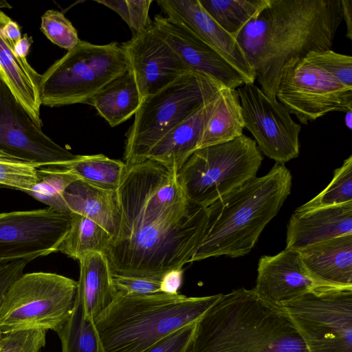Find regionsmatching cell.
<instances>
[{"mask_svg":"<svg viewBox=\"0 0 352 352\" xmlns=\"http://www.w3.org/2000/svg\"><path fill=\"white\" fill-rule=\"evenodd\" d=\"M80 276L76 294L80 298L85 314L94 320L117 297L113 275L106 255L90 252L79 260Z\"/></svg>","mask_w":352,"mask_h":352,"instance_id":"24","label":"cell"},{"mask_svg":"<svg viewBox=\"0 0 352 352\" xmlns=\"http://www.w3.org/2000/svg\"><path fill=\"white\" fill-rule=\"evenodd\" d=\"M47 331L30 330L3 335L0 352H41L45 346Z\"/></svg>","mask_w":352,"mask_h":352,"instance_id":"36","label":"cell"},{"mask_svg":"<svg viewBox=\"0 0 352 352\" xmlns=\"http://www.w3.org/2000/svg\"><path fill=\"white\" fill-rule=\"evenodd\" d=\"M38 166L14 158L0 157V185L27 192L35 184Z\"/></svg>","mask_w":352,"mask_h":352,"instance_id":"35","label":"cell"},{"mask_svg":"<svg viewBox=\"0 0 352 352\" xmlns=\"http://www.w3.org/2000/svg\"><path fill=\"white\" fill-rule=\"evenodd\" d=\"M342 18L346 25V36L352 40V1L341 0Z\"/></svg>","mask_w":352,"mask_h":352,"instance_id":"42","label":"cell"},{"mask_svg":"<svg viewBox=\"0 0 352 352\" xmlns=\"http://www.w3.org/2000/svg\"><path fill=\"white\" fill-rule=\"evenodd\" d=\"M352 234V202L294 212L287 229L286 248L302 250L336 237Z\"/></svg>","mask_w":352,"mask_h":352,"instance_id":"19","label":"cell"},{"mask_svg":"<svg viewBox=\"0 0 352 352\" xmlns=\"http://www.w3.org/2000/svg\"><path fill=\"white\" fill-rule=\"evenodd\" d=\"M262 160L254 140L243 134L195 150L177 171V179L190 203L208 208L256 177Z\"/></svg>","mask_w":352,"mask_h":352,"instance_id":"9","label":"cell"},{"mask_svg":"<svg viewBox=\"0 0 352 352\" xmlns=\"http://www.w3.org/2000/svg\"><path fill=\"white\" fill-rule=\"evenodd\" d=\"M195 323L175 331L142 352H184L192 335Z\"/></svg>","mask_w":352,"mask_h":352,"instance_id":"38","label":"cell"},{"mask_svg":"<svg viewBox=\"0 0 352 352\" xmlns=\"http://www.w3.org/2000/svg\"><path fill=\"white\" fill-rule=\"evenodd\" d=\"M28 262L21 259L0 263V305L12 284L23 276Z\"/></svg>","mask_w":352,"mask_h":352,"instance_id":"39","label":"cell"},{"mask_svg":"<svg viewBox=\"0 0 352 352\" xmlns=\"http://www.w3.org/2000/svg\"><path fill=\"white\" fill-rule=\"evenodd\" d=\"M350 202H352V155L334 170L331 182L322 192L294 212H303Z\"/></svg>","mask_w":352,"mask_h":352,"instance_id":"32","label":"cell"},{"mask_svg":"<svg viewBox=\"0 0 352 352\" xmlns=\"http://www.w3.org/2000/svg\"><path fill=\"white\" fill-rule=\"evenodd\" d=\"M121 221L105 252L113 276L161 280L201 243L208 208L181 201L152 161L126 165L118 188Z\"/></svg>","mask_w":352,"mask_h":352,"instance_id":"1","label":"cell"},{"mask_svg":"<svg viewBox=\"0 0 352 352\" xmlns=\"http://www.w3.org/2000/svg\"><path fill=\"white\" fill-rule=\"evenodd\" d=\"M182 268L166 272L160 280V292L168 294H177L182 284Z\"/></svg>","mask_w":352,"mask_h":352,"instance_id":"40","label":"cell"},{"mask_svg":"<svg viewBox=\"0 0 352 352\" xmlns=\"http://www.w3.org/2000/svg\"><path fill=\"white\" fill-rule=\"evenodd\" d=\"M208 14L234 38L267 0H199Z\"/></svg>","mask_w":352,"mask_h":352,"instance_id":"30","label":"cell"},{"mask_svg":"<svg viewBox=\"0 0 352 352\" xmlns=\"http://www.w3.org/2000/svg\"><path fill=\"white\" fill-rule=\"evenodd\" d=\"M56 333L61 342L62 352H105L94 320L85 314L77 294L69 318Z\"/></svg>","mask_w":352,"mask_h":352,"instance_id":"28","label":"cell"},{"mask_svg":"<svg viewBox=\"0 0 352 352\" xmlns=\"http://www.w3.org/2000/svg\"><path fill=\"white\" fill-rule=\"evenodd\" d=\"M71 221L72 212L50 207L0 213V263L58 252Z\"/></svg>","mask_w":352,"mask_h":352,"instance_id":"12","label":"cell"},{"mask_svg":"<svg viewBox=\"0 0 352 352\" xmlns=\"http://www.w3.org/2000/svg\"><path fill=\"white\" fill-rule=\"evenodd\" d=\"M12 6L10 4L5 1V0H0V9L1 8H11Z\"/></svg>","mask_w":352,"mask_h":352,"instance_id":"45","label":"cell"},{"mask_svg":"<svg viewBox=\"0 0 352 352\" xmlns=\"http://www.w3.org/2000/svg\"><path fill=\"white\" fill-rule=\"evenodd\" d=\"M78 283L50 272L23 274L0 305V333L52 330L58 332L74 307Z\"/></svg>","mask_w":352,"mask_h":352,"instance_id":"10","label":"cell"},{"mask_svg":"<svg viewBox=\"0 0 352 352\" xmlns=\"http://www.w3.org/2000/svg\"><path fill=\"white\" fill-rule=\"evenodd\" d=\"M0 157H8V158H12V157H10L9 156H8L7 155L4 154L3 153H2L1 151H0Z\"/></svg>","mask_w":352,"mask_h":352,"instance_id":"46","label":"cell"},{"mask_svg":"<svg viewBox=\"0 0 352 352\" xmlns=\"http://www.w3.org/2000/svg\"><path fill=\"white\" fill-rule=\"evenodd\" d=\"M78 179L76 175L63 168L40 166L37 168L35 184L26 192L56 210L69 212L63 199V192Z\"/></svg>","mask_w":352,"mask_h":352,"instance_id":"31","label":"cell"},{"mask_svg":"<svg viewBox=\"0 0 352 352\" xmlns=\"http://www.w3.org/2000/svg\"><path fill=\"white\" fill-rule=\"evenodd\" d=\"M119 295H144L160 292V280L141 277L113 276Z\"/></svg>","mask_w":352,"mask_h":352,"instance_id":"37","label":"cell"},{"mask_svg":"<svg viewBox=\"0 0 352 352\" xmlns=\"http://www.w3.org/2000/svg\"><path fill=\"white\" fill-rule=\"evenodd\" d=\"M142 101L188 72L171 47L152 24L121 44Z\"/></svg>","mask_w":352,"mask_h":352,"instance_id":"15","label":"cell"},{"mask_svg":"<svg viewBox=\"0 0 352 352\" xmlns=\"http://www.w3.org/2000/svg\"><path fill=\"white\" fill-rule=\"evenodd\" d=\"M32 43V37L28 36V34L25 33L14 45V51L15 54L19 57L26 58Z\"/></svg>","mask_w":352,"mask_h":352,"instance_id":"43","label":"cell"},{"mask_svg":"<svg viewBox=\"0 0 352 352\" xmlns=\"http://www.w3.org/2000/svg\"><path fill=\"white\" fill-rule=\"evenodd\" d=\"M2 336H3V335H1L0 333V347H1V344Z\"/></svg>","mask_w":352,"mask_h":352,"instance_id":"47","label":"cell"},{"mask_svg":"<svg viewBox=\"0 0 352 352\" xmlns=\"http://www.w3.org/2000/svg\"><path fill=\"white\" fill-rule=\"evenodd\" d=\"M0 151L38 167L64 168L78 156L45 135L1 78Z\"/></svg>","mask_w":352,"mask_h":352,"instance_id":"14","label":"cell"},{"mask_svg":"<svg viewBox=\"0 0 352 352\" xmlns=\"http://www.w3.org/2000/svg\"><path fill=\"white\" fill-rule=\"evenodd\" d=\"M8 16L0 10V78L32 121L41 128V74L30 66L27 58L19 57L15 54L14 43L8 38L3 31Z\"/></svg>","mask_w":352,"mask_h":352,"instance_id":"20","label":"cell"},{"mask_svg":"<svg viewBox=\"0 0 352 352\" xmlns=\"http://www.w3.org/2000/svg\"><path fill=\"white\" fill-rule=\"evenodd\" d=\"M344 118L345 124L349 129H352V110L346 111Z\"/></svg>","mask_w":352,"mask_h":352,"instance_id":"44","label":"cell"},{"mask_svg":"<svg viewBox=\"0 0 352 352\" xmlns=\"http://www.w3.org/2000/svg\"><path fill=\"white\" fill-rule=\"evenodd\" d=\"M166 17L199 38L246 80L254 83L256 75L243 51L232 36L204 10L199 0H157Z\"/></svg>","mask_w":352,"mask_h":352,"instance_id":"16","label":"cell"},{"mask_svg":"<svg viewBox=\"0 0 352 352\" xmlns=\"http://www.w3.org/2000/svg\"><path fill=\"white\" fill-rule=\"evenodd\" d=\"M298 251L307 273L318 284L352 287V234Z\"/></svg>","mask_w":352,"mask_h":352,"instance_id":"21","label":"cell"},{"mask_svg":"<svg viewBox=\"0 0 352 352\" xmlns=\"http://www.w3.org/2000/svg\"><path fill=\"white\" fill-rule=\"evenodd\" d=\"M129 68L124 52L118 43L96 45L80 40L41 74V105L87 104Z\"/></svg>","mask_w":352,"mask_h":352,"instance_id":"8","label":"cell"},{"mask_svg":"<svg viewBox=\"0 0 352 352\" xmlns=\"http://www.w3.org/2000/svg\"><path fill=\"white\" fill-rule=\"evenodd\" d=\"M224 87L206 75L190 71L146 97L126 133L124 163L145 161L148 151L165 134L214 100Z\"/></svg>","mask_w":352,"mask_h":352,"instance_id":"7","label":"cell"},{"mask_svg":"<svg viewBox=\"0 0 352 352\" xmlns=\"http://www.w3.org/2000/svg\"><path fill=\"white\" fill-rule=\"evenodd\" d=\"M184 352H309L281 304L254 289L219 294L195 322Z\"/></svg>","mask_w":352,"mask_h":352,"instance_id":"3","label":"cell"},{"mask_svg":"<svg viewBox=\"0 0 352 352\" xmlns=\"http://www.w3.org/2000/svg\"><path fill=\"white\" fill-rule=\"evenodd\" d=\"M243 129L238 92L236 89L224 87L220 91L214 111L204 127L198 148L231 141L242 135Z\"/></svg>","mask_w":352,"mask_h":352,"instance_id":"26","label":"cell"},{"mask_svg":"<svg viewBox=\"0 0 352 352\" xmlns=\"http://www.w3.org/2000/svg\"><path fill=\"white\" fill-rule=\"evenodd\" d=\"M343 21L341 0H267L236 36L262 91L276 99L284 65L331 50Z\"/></svg>","mask_w":352,"mask_h":352,"instance_id":"2","label":"cell"},{"mask_svg":"<svg viewBox=\"0 0 352 352\" xmlns=\"http://www.w3.org/2000/svg\"><path fill=\"white\" fill-rule=\"evenodd\" d=\"M317 285L307 273L298 250L285 248L274 256H262L254 289L265 298L282 304Z\"/></svg>","mask_w":352,"mask_h":352,"instance_id":"18","label":"cell"},{"mask_svg":"<svg viewBox=\"0 0 352 352\" xmlns=\"http://www.w3.org/2000/svg\"><path fill=\"white\" fill-rule=\"evenodd\" d=\"M96 2L116 12L133 35L142 32L152 24L148 16L152 0H97Z\"/></svg>","mask_w":352,"mask_h":352,"instance_id":"33","label":"cell"},{"mask_svg":"<svg viewBox=\"0 0 352 352\" xmlns=\"http://www.w3.org/2000/svg\"><path fill=\"white\" fill-rule=\"evenodd\" d=\"M219 94L165 134L148 151L145 161L153 160L170 170H179L198 148L204 127L218 103Z\"/></svg>","mask_w":352,"mask_h":352,"instance_id":"22","label":"cell"},{"mask_svg":"<svg viewBox=\"0 0 352 352\" xmlns=\"http://www.w3.org/2000/svg\"><path fill=\"white\" fill-rule=\"evenodd\" d=\"M142 100L130 68L94 95L87 104L93 106L108 123L115 127L135 114Z\"/></svg>","mask_w":352,"mask_h":352,"instance_id":"25","label":"cell"},{"mask_svg":"<svg viewBox=\"0 0 352 352\" xmlns=\"http://www.w3.org/2000/svg\"><path fill=\"white\" fill-rule=\"evenodd\" d=\"M276 99L307 124L331 111L352 110V57L311 52L283 67Z\"/></svg>","mask_w":352,"mask_h":352,"instance_id":"6","label":"cell"},{"mask_svg":"<svg viewBox=\"0 0 352 352\" xmlns=\"http://www.w3.org/2000/svg\"><path fill=\"white\" fill-rule=\"evenodd\" d=\"M292 179L285 164L276 163L265 175L250 179L210 205L205 236L190 262L248 254L289 195Z\"/></svg>","mask_w":352,"mask_h":352,"instance_id":"4","label":"cell"},{"mask_svg":"<svg viewBox=\"0 0 352 352\" xmlns=\"http://www.w3.org/2000/svg\"><path fill=\"white\" fill-rule=\"evenodd\" d=\"M218 296L187 297L161 292L118 294L94 322L105 352H142L195 322Z\"/></svg>","mask_w":352,"mask_h":352,"instance_id":"5","label":"cell"},{"mask_svg":"<svg viewBox=\"0 0 352 352\" xmlns=\"http://www.w3.org/2000/svg\"><path fill=\"white\" fill-rule=\"evenodd\" d=\"M63 168L93 185L118 190L125 173L126 164L102 154L79 155Z\"/></svg>","mask_w":352,"mask_h":352,"instance_id":"29","label":"cell"},{"mask_svg":"<svg viewBox=\"0 0 352 352\" xmlns=\"http://www.w3.org/2000/svg\"><path fill=\"white\" fill-rule=\"evenodd\" d=\"M3 31L8 38L14 43H16L22 36L20 25L9 16L7 17L5 21Z\"/></svg>","mask_w":352,"mask_h":352,"instance_id":"41","label":"cell"},{"mask_svg":"<svg viewBox=\"0 0 352 352\" xmlns=\"http://www.w3.org/2000/svg\"><path fill=\"white\" fill-rule=\"evenodd\" d=\"M70 212L84 216L102 226L113 240L118 234L121 210L118 190L103 188L78 179L63 192Z\"/></svg>","mask_w":352,"mask_h":352,"instance_id":"23","label":"cell"},{"mask_svg":"<svg viewBox=\"0 0 352 352\" xmlns=\"http://www.w3.org/2000/svg\"><path fill=\"white\" fill-rule=\"evenodd\" d=\"M281 305L309 352H352V287L317 285Z\"/></svg>","mask_w":352,"mask_h":352,"instance_id":"11","label":"cell"},{"mask_svg":"<svg viewBox=\"0 0 352 352\" xmlns=\"http://www.w3.org/2000/svg\"><path fill=\"white\" fill-rule=\"evenodd\" d=\"M111 241V235L94 221L72 212L69 230L58 251L79 260L90 252L105 254Z\"/></svg>","mask_w":352,"mask_h":352,"instance_id":"27","label":"cell"},{"mask_svg":"<svg viewBox=\"0 0 352 352\" xmlns=\"http://www.w3.org/2000/svg\"><path fill=\"white\" fill-rule=\"evenodd\" d=\"M41 30L54 44L67 51L80 41L70 21L56 10H48L43 14Z\"/></svg>","mask_w":352,"mask_h":352,"instance_id":"34","label":"cell"},{"mask_svg":"<svg viewBox=\"0 0 352 352\" xmlns=\"http://www.w3.org/2000/svg\"><path fill=\"white\" fill-rule=\"evenodd\" d=\"M153 24L190 71L206 75L232 89L247 83L244 77L210 46L167 17L155 15Z\"/></svg>","mask_w":352,"mask_h":352,"instance_id":"17","label":"cell"},{"mask_svg":"<svg viewBox=\"0 0 352 352\" xmlns=\"http://www.w3.org/2000/svg\"><path fill=\"white\" fill-rule=\"evenodd\" d=\"M244 128L253 135L260 151L276 163L299 155L301 126L278 100H272L254 83L238 87Z\"/></svg>","mask_w":352,"mask_h":352,"instance_id":"13","label":"cell"}]
</instances>
